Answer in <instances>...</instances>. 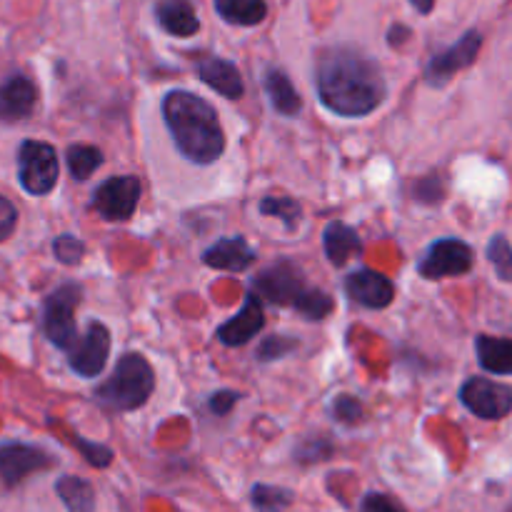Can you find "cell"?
Instances as JSON below:
<instances>
[{
	"instance_id": "6da1fadb",
	"label": "cell",
	"mask_w": 512,
	"mask_h": 512,
	"mask_svg": "<svg viewBox=\"0 0 512 512\" xmlns=\"http://www.w3.org/2000/svg\"><path fill=\"white\" fill-rule=\"evenodd\" d=\"M318 98L340 118H365L388 98L383 68L353 45H333L315 63Z\"/></svg>"
},
{
	"instance_id": "7a4b0ae2",
	"label": "cell",
	"mask_w": 512,
	"mask_h": 512,
	"mask_svg": "<svg viewBox=\"0 0 512 512\" xmlns=\"http://www.w3.org/2000/svg\"><path fill=\"white\" fill-rule=\"evenodd\" d=\"M163 123L175 148L195 165H213L225 153L218 110L190 90H170L160 103Z\"/></svg>"
},
{
	"instance_id": "3957f363",
	"label": "cell",
	"mask_w": 512,
	"mask_h": 512,
	"mask_svg": "<svg viewBox=\"0 0 512 512\" xmlns=\"http://www.w3.org/2000/svg\"><path fill=\"white\" fill-rule=\"evenodd\" d=\"M250 290L260 300L280 305V308H293L310 323H320L333 313L335 303L325 290L315 288L305 280V273L298 263L288 258H280L275 263L265 265L250 283Z\"/></svg>"
},
{
	"instance_id": "277c9868",
	"label": "cell",
	"mask_w": 512,
	"mask_h": 512,
	"mask_svg": "<svg viewBox=\"0 0 512 512\" xmlns=\"http://www.w3.org/2000/svg\"><path fill=\"white\" fill-rule=\"evenodd\" d=\"M155 390L153 365L140 353H123L115 363L113 375L95 388V398L110 410L130 413L143 408Z\"/></svg>"
},
{
	"instance_id": "5b68a950",
	"label": "cell",
	"mask_w": 512,
	"mask_h": 512,
	"mask_svg": "<svg viewBox=\"0 0 512 512\" xmlns=\"http://www.w3.org/2000/svg\"><path fill=\"white\" fill-rule=\"evenodd\" d=\"M80 298H83V288L78 283H63L43 303L45 338L65 353L80 338L78 323H75V308H78Z\"/></svg>"
},
{
	"instance_id": "8992f818",
	"label": "cell",
	"mask_w": 512,
	"mask_h": 512,
	"mask_svg": "<svg viewBox=\"0 0 512 512\" xmlns=\"http://www.w3.org/2000/svg\"><path fill=\"white\" fill-rule=\"evenodd\" d=\"M58 153L43 140H23L18 148V180L20 188L30 195H48L58 185Z\"/></svg>"
},
{
	"instance_id": "52a82bcc",
	"label": "cell",
	"mask_w": 512,
	"mask_h": 512,
	"mask_svg": "<svg viewBox=\"0 0 512 512\" xmlns=\"http://www.w3.org/2000/svg\"><path fill=\"white\" fill-rule=\"evenodd\" d=\"M475 255L465 240L440 238L418 260V275L425 280L460 278L473 270Z\"/></svg>"
},
{
	"instance_id": "ba28073f",
	"label": "cell",
	"mask_w": 512,
	"mask_h": 512,
	"mask_svg": "<svg viewBox=\"0 0 512 512\" xmlns=\"http://www.w3.org/2000/svg\"><path fill=\"white\" fill-rule=\"evenodd\" d=\"M140 180L135 175H115L103 180L93 193V208L108 223H125L133 218L140 203Z\"/></svg>"
},
{
	"instance_id": "9c48e42d",
	"label": "cell",
	"mask_w": 512,
	"mask_h": 512,
	"mask_svg": "<svg viewBox=\"0 0 512 512\" xmlns=\"http://www.w3.org/2000/svg\"><path fill=\"white\" fill-rule=\"evenodd\" d=\"M460 403L480 420H503L512 413V388L483 375H473L460 388Z\"/></svg>"
},
{
	"instance_id": "30bf717a",
	"label": "cell",
	"mask_w": 512,
	"mask_h": 512,
	"mask_svg": "<svg viewBox=\"0 0 512 512\" xmlns=\"http://www.w3.org/2000/svg\"><path fill=\"white\" fill-rule=\"evenodd\" d=\"M480 48H483V33L480 30H468L463 38L450 48L438 50L425 65V83L433 88H445L460 70L470 68L478 60Z\"/></svg>"
},
{
	"instance_id": "8fae6325",
	"label": "cell",
	"mask_w": 512,
	"mask_h": 512,
	"mask_svg": "<svg viewBox=\"0 0 512 512\" xmlns=\"http://www.w3.org/2000/svg\"><path fill=\"white\" fill-rule=\"evenodd\" d=\"M110 330L103 323H90L85 335L68 350V365L80 378H98L108 365Z\"/></svg>"
},
{
	"instance_id": "7c38bea8",
	"label": "cell",
	"mask_w": 512,
	"mask_h": 512,
	"mask_svg": "<svg viewBox=\"0 0 512 512\" xmlns=\"http://www.w3.org/2000/svg\"><path fill=\"white\" fill-rule=\"evenodd\" d=\"M55 465V458L38 445L28 443H3L0 445V478L5 485L23 483L28 475L40 473Z\"/></svg>"
},
{
	"instance_id": "4fadbf2b",
	"label": "cell",
	"mask_w": 512,
	"mask_h": 512,
	"mask_svg": "<svg viewBox=\"0 0 512 512\" xmlns=\"http://www.w3.org/2000/svg\"><path fill=\"white\" fill-rule=\"evenodd\" d=\"M345 295L368 310H383L395 300V285L388 275L370 268H358L345 275Z\"/></svg>"
},
{
	"instance_id": "5bb4252c",
	"label": "cell",
	"mask_w": 512,
	"mask_h": 512,
	"mask_svg": "<svg viewBox=\"0 0 512 512\" xmlns=\"http://www.w3.org/2000/svg\"><path fill=\"white\" fill-rule=\"evenodd\" d=\"M265 328V310H263V300L248 290L243 300V308L233 315L230 320H225L215 335L223 345L228 348H240V345H248L255 335H260V330Z\"/></svg>"
},
{
	"instance_id": "9a60e30c",
	"label": "cell",
	"mask_w": 512,
	"mask_h": 512,
	"mask_svg": "<svg viewBox=\"0 0 512 512\" xmlns=\"http://www.w3.org/2000/svg\"><path fill=\"white\" fill-rule=\"evenodd\" d=\"M38 88L23 73H13L0 83V123H20L33 115Z\"/></svg>"
},
{
	"instance_id": "2e32d148",
	"label": "cell",
	"mask_w": 512,
	"mask_h": 512,
	"mask_svg": "<svg viewBox=\"0 0 512 512\" xmlns=\"http://www.w3.org/2000/svg\"><path fill=\"white\" fill-rule=\"evenodd\" d=\"M255 258H258V253L240 235L215 240L203 253V263L208 268L225 270V273H245L255 263Z\"/></svg>"
},
{
	"instance_id": "e0dca14e",
	"label": "cell",
	"mask_w": 512,
	"mask_h": 512,
	"mask_svg": "<svg viewBox=\"0 0 512 512\" xmlns=\"http://www.w3.org/2000/svg\"><path fill=\"white\" fill-rule=\"evenodd\" d=\"M195 70H198V78L203 80L210 90L223 95V98L228 100L243 98L245 93L243 75H240V70L235 68V63H230V60L218 58V55H208V58L198 60Z\"/></svg>"
},
{
	"instance_id": "ac0fdd59",
	"label": "cell",
	"mask_w": 512,
	"mask_h": 512,
	"mask_svg": "<svg viewBox=\"0 0 512 512\" xmlns=\"http://www.w3.org/2000/svg\"><path fill=\"white\" fill-rule=\"evenodd\" d=\"M155 20L160 28L175 38H190L200 30L198 13L190 0H158L155 3Z\"/></svg>"
},
{
	"instance_id": "d6986e66",
	"label": "cell",
	"mask_w": 512,
	"mask_h": 512,
	"mask_svg": "<svg viewBox=\"0 0 512 512\" xmlns=\"http://www.w3.org/2000/svg\"><path fill=\"white\" fill-rule=\"evenodd\" d=\"M323 248L330 263L335 268H343L350 258H360L363 255V240H360L358 230L350 228L348 223L333 220L323 230Z\"/></svg>"
},
{
	"instance_id": "ffe728a7",
	"label": "cell",
	"mask_w": 512,
	"mask_h": 512,
	"mask_svg": "<svg viewBox=\"0 0 512 512\" xmlns=\"http://www.w3.org/2000/svg\"><path fill=\"white\" fill-rule=\"evenodd\" d=\"M263 88H265V95H268L270 105H273L283 118H295V115L303 110V98H300V93L295 90V85L290 83L285 70L280 68L265 70Z\"/></svg>"
},
{
	"instance_id": "44dd1931",
	"label": "cell",
	"mask_w": 512,
	"mask_h": 512,
	"mask_svg": "<svg viewBox=\"0 0 512 512\" xmlns=\"http://www.w3.org/2000/svg\"><path fill=\"white\" fill-rule=\"evenodd\" d=\"M475 355L485 373L512 375V338H495V335H478L475 338Z\"/></svg>"
},
{
	"instance_id": "7402d4cb",
	"label": "cell",
	"mask_w": 512,
	"mask_h": 512,
	"mask_svg": "<svg viewBox=\"0 0 512 512\" xmlns=\"http://www.w3.org/2000/svg\"><path fill=\"white\" fill-rule=\"evenodd\" d=\"M215 13L230 25L240 28H255L268 15V3L265 0H213Z\"/></svg>"
},
{
	"instance_id": "603a6c76",
	"label": "cell",
	"mask_w": 512,
	"mask_h": 512,
	"mask_svg": "<svg viewBox=\"0 0 512 512\" xmlns=\"http://www.w3.org/2000/svg\"><path fill=\"white\" fill-rule=\"evenodd\" d=\"M55 493L63 500L68 512H95V490L88 480L75 478V475H63L55 483Z\"/></svg>"
},
{
	"instance_id": "cb8c5ba5",
	"label": "cell",
	"mask_w": 512,
	"mask_h": 512,
	"mask_svg": "<svg viewBox=\"0 0 512 512\" xmlns=\"http://www.w3.org/2000/svg\"><path fill=\"white\" fill-rule=\"evenodd\" d=\"M65 163H68L70 175L83 183V180H88L95 170H100V165L105 163V158L103 153H100V148H95V145L75 143L70 145L68 153H65Z\"/></svg>"
},
{
	"instance_id": "d4e9b609",
	"label": "cell",
	"mask_w": 512,
	"mask_h": 512,
	"mask_svg": "<svg viewBox=\"0 0 512 512\" xmlns=\"http://www.w3.org/2000/svg\"><path fill=\"white\" fill-rule=\"evenodd\" d=\"M260 213L268 215V218H275L283 223L285 230H295L298 228L300 218H303V208H300V203L295 198H290V195H265L263 200H260Z\"/></svg>"
},
{
	"instance_id": "484cf974",
	"label": "cell",
	"mask_w": 512,
	"mask_h": 512,
	"mask_svg": "<svg viewBox=\"0 0 512 512\" xmlns=\"http://www.w3.org/2000/svg\"><path fill=\"white\" fill-rule=\"evenodd\" d=\"M250 500H253V508L258 512H283L293 503V493L285 488H278V485L258 483L253 488V493H250Z\"/></svg>"
},
{
	"instance_id": "4316f807",
	"label": "cell",
	"mask_w": 512,
	"mask_h": 512,
	"mask_svg": "<svg viewBox=\"0 0 512 512\" xmlns=\"http://www.w3.org/2000/svg\"><path fill=\"white\" fill-rule=\"evenodd\" d=\"M485 255H488L490 265L495 268L498 278L505 280V283H512V245L503 233H498L490 238Z\"/></svg>"
},
{
	"instance_id": "83f0119b",
	"label": "cell",
	"mask_w": 512,
	"mask_h": 512,
	"mask_svg": "<svg viewBox=\"0 0 512 512\" xmlns=\"http://www.w3.org/2000/svg\"><path fill=\"white\" fill-rule=\"evenodd\" d=\"M298 348V340L288 338V335H268V338L260 340L258 350H255V360L258 363H275V360L288 358L293 350Z\"/></svg>"
},
{
	"instance_id": "f1b7e54d",
	"label": "cell",
	"mask_w": 512,
	"mask_h": 512,
	"mask_svg": "<svg viewBox=\"0 0 512 512\" xmlns=\"http://www.w3.org/2000/svg\"><path fill=\"white\" fill-rule=\"evenodd\" d=\"M413 200L420 205H440L445 200V183L438 173L423 175L413 183Z\"/></svg>"
},
{
	"instance_id": "f546056e",
	"label": "cell",
	"mask_w": 512,
	"mask_h": 512,
	"mask_svg": "<svg viewBox=\"0 0 512 512\" xmlns=\"http://www.w3.org/2000/svg\"><path fill=\"white\" fill-rule=\"evenodd\" d=\"M53 255L63 265H78L85 255V243L73 233H63L53 240Z\"/></svg>"
},
{
	"instance_id": "4dcf8cb0",
	"label": "cell",
	"mask_w": 512,
	"mask_h": 512,
	"mask_svg": "<svg viewBox=\"0 0 512 512\" xmlns=\"http://www.w3.org/2000/svg\"><path fill=\"white\" fill-rule=\"evenodd\" d=\"M73 445L80 450V455H83V458L88 460L93 468H108V465L113 463V450H110L108 445H100V443H93V440H85L83 435H78V433L73 435Z\"/></svg>"
},
{
	"instance_id": "1f68e13d",
	"label": "cell",
	"mask_w": 512,
	"mask_h": 512,
	"mask_svg": "<svg viewBox=\"0 0 512 512\" xmlns=\"http://www.w3.org/2000/svg\"><path fill=\"white\" fill-rule=\"evenodd\" d=\"M365 415L363 410V403H360L358 398H353V395H338V398L333 400V418L338 420L340 425H355L360 423Z\"/></svg>"
},
{
	"instance_id": "d6a6232c",
	"label": "cell",
	"mask_w": 512,
	"mask_h": 512,
	"mask_svg": "<svg viewBox=\"0 0 512 512\" xmlns=\"http://www.w3.org/2000/svg\"><path fill=\"white\" fill-rule=\"evenodd\" d=\"M240 398H243V395L235 393V390H215V393L208 398V410L213 415H218V418H225V415L235 408V403H238Z\"/></svg>"
},
{
	"instance_id": "836d02e7",
	"label": "cell",
	"mask_w": 512,
	"mask_h": 512,
	"mask_svg": "<svg viewBox=\"0 0 512 512\" xmlns=\"http://www.w3.org/2000/svg\"><path fill=\"white\" fill-rule=\"evenodd\" d=\"M15 228H18V208L0 193V243H5Z\"/></svg>"
},
{
	"instance_id": "e575fe53",
	"label": "cell",
	"mask_w": 512,
	"mask_h": 512,
	"mask_svg": "<svg viewBox=\"0 0 512 512\" xmlns=\"http://www.w3.org/2000/svg\"><path fill=\"white\" fill-rule=\"evenodd\" d=\"M358 512H405V510H403V505L398 503V500L388 498V495L368 493L363 498V503H360Z\"/></svg>"
},
{
	"instance_id": "d590c367",
	"label": "cell",
	"mask_w": 512,
	"mask_h": 512,
	"mask_svg": "<svg viewBox=\"0 0 512 512\" xmlns=\"http://www.w3.org/2000/svg\"><path fill=\"white\" fill-rule=\"evenodd\" d=\"M328 455H330V445L320 438L310 440V443H303L298 450H295V458H298L300 463H313V460H323L328 458Z\"/></svg>"
},
{
	"instance_id": "8d00e7d4",
	"label": "cell",
	"mask_w": 512,
	"mask_h": 512,
	"mask_svg": "<svg viewBox=\"0 0 512 512\" xmlns=\"http://www.w3.org/2000/svg\"><path fill=\"white\" fill-rule=\"evenodd\" d=\"M410 28L408 25H403V23H395L393 28L388 30V45L390 48H400V45H405L410 40Z\"/></svg>"
},
{
	"instance_id": "74e56055",
	"label": "cell",
	"mask_w": 512,
	"mask_h": 512,
	"mask_svg": "<svg viewBox=\"0 0 512 512\" xmlns=\"http://www.w3.org/2000/svg\"><path fill=\"white\" fill-rule=\"evenodd\" d=\"M410 5H413L420 15H430L435 8V0H410Z\"/></svg>"
},
{
	"instance_id": "f35d334b",
	"label": "cell",
	"mask_w": 512,
	"mask_h": 512,
	"mask_svg": "<svg viewBox=\"0 0 512 512\" xmlns=\"http://www.w3.org/2000/svg\"><path fill=\"white\" fill-rule=\"evenodd\" d=\"M510 512H512V510H510Z\"/></svg>"
}]
</instances>
